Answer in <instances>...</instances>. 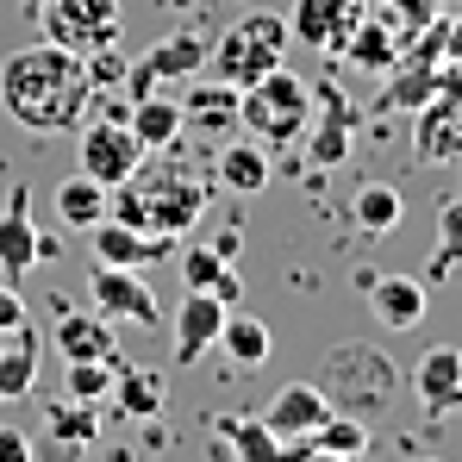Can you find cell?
I'll return each instance as SVG.
<instances>
[{"instance_id":"obj_4","label":"cell","mask_w":462,"mask_h":462,"mask_svg":"<svg viewBox=\"0 0 462 462\" xmlns=\"http://www.w3.org/2000/svg\"><path fill=\"white\" fill-rule=\"evenodd\" d=\"M312 119V88L288 63H275L269 76H256L250 88H237V125L256 138V144H294Z\"/></svg>"},{"instance_id":"obj_11","label":"cell","mask_w":462,"mask_h":462,"mask_svg":"<svg viewBox=\"0 0 462 462\" xmlns=\"http://www.w3.org/2000/svg\"><path fill=\"white\" fill-rule=\"evenodd\" d=\"M38 263H44V231L32 219V188L19 181L6 194V207H0V275L6 282H25Z\"/></svg>"},{"instance_id":"obj_1","label":"cell","mask_w":462,"mask_h":462,"mask_svg":"<svg viewBox=\"0 0 462 462\" xmlns=\"http://www.w3.org/2000/svg\"><path fill=\"white\" fill-rule=\"evenodd\" d=\"M94 76L88 57L63 51V44H25L0 63V106L13 113V125L25 132H76L94 113Z\"/></svg>"},{"instance_id":"obj_8","label":"cell","mask_w":462,"mask_h":462,"mask_svg":"<svg viewBox=\"0 0 462 462\" xmlns=\"http://www.w3.org/2000/svg\"><path fill=\"white\" fill-rule=\"evenodd\" d=\"M307 162L312 169H344L350 162V144H356V106L344 88H319L312 94V119H307Z\"/></svg>"},{"instance_id":"obj_33","label":"cell","mask_w":462,"mask_h":462,"mask_svg":"<svg viewBox=\"0 0 462 462\" xmlns=\"http://www.w3.org/2000/svg\"><path fill=\"white\" fill-rule=\"evenodd\" d=\"M175 250H181V244H175ZM175 269H181V288H213L231 263H226V250H219V244H188Z\"/></svg>"},{"instance_id":"obj_15","label":"cell","mask_w":462,"mask_h":462,"mask_svg":"<svg viewBox=\"0 0 462 462\" xmlns=\"http://www.w3.org/2000/svg\"><path fill=\"white\" fill-rule=\"evenodd\" d=\"M412 156L431 169V162H462V106L431 94L419 113H412Z\"/></svg>"},{"instance_id":"obj_37","label":"cell","mask_w":462,"mask_h":462,"mask_svg":"<svg viewBox=\"0 0 462 462\" xmlns=\"http://www.w3.org/2000/svg\"><path fill=\"white\" fill-rule=\"evenodd\" d=\"M19 325H25V300L13 288H0V331H19Z\"/></svg>"},{"instance_id":"obj_10","label":"cell","mask_w":462,"mask_h":462,"mask_svg":"<svg viewBox=\"0 0 462 462\" xmlns=\"http://www.w3.org/2000/svg\"><path fill=\"white\" fill-rule=\"evenodd\" d=\"M88 300H94V312L125 319V325H156V319H162V312H156L151 282H144L138 269H119V263H94V275H88Z\"/></svg>"},{"instance_id":"obj_3","label":"cell","mask_w":462,"mask_h":462,"mask_svg":"<svg viewBox=\"0 0 462 462\" xmlns=\"http://www.w3.org/2000/svg\"><path fill=\"white\" fill-rule=\"evenodd\" d=\"M325 400H331V412H356V419H369V412H387L393 406V393H400V369H393V356L375 350V344H337V350H325Z\"/></svg>"},{"instance_id":"obj_34","label":"cell","mask_w":462,"mask_h":462,"mask_svg":"<svg viewBox=\"0 0 462 462\" xmlns=\"http://www.w3.org/2000/svg\"><path fill=\"white\" fill-rule=\"evenodd\" d=\"M113 369L119 363H106V356H81V363H69V400H106L113 393Z\"/></svg>"},{"instance_id":"obj_27","label":"cell","mask_w":462,"mask_h":462,"mask_svg":"<svg viewBox=\"0 0 462 462\" xmlns=\"http://www.w3.org/2000/svg\"><path fill=\"white\" fill-rule=\"evenodd\" d=\"M125 419H144L151 425L156 412H162V375L151 369H113V393H106Z\"/></svg>"},{"instance_id":"obj_24","label":"cell","mask_w":462,"mask_h":462,"mask_svg":"<svg viewBox=\"0 0 462 462\" xmlns=\"http://www.w3.org/2000/svg\"><path fill=\"white\" fill-rule=\"evenodd\" d=\"M106 194H113V188H106V181H94V175H63V181H57V194H51V207H57V219H63V226L69 231H88V226H100V219H106Z\"/></svg>"},{"instance_id":"obj_5","label":"cell","mask_w":462,"mask_h":462,"mask_svg":"<svg viewBox=\"0 0 462 462\" xmlns=\"http://www.w3.org/2000/svg\"><path fill=\"white\" fill-rule=\"evenodd\" d=\"M288 13H269V6H256V13H244V19H231V32L207 51V69L231 88H250L256 76H269L282 57H288Z\"/></svg>"},{"instance_id":"obj_18","label":"cell","mask_w":462,"mask_h":462,"mask_svg":"<svg viewBox=\"0 0 462 462\" xmlns=\"http://www.w3.org/2000/svg\"><path fill=\"white\" fill-rule=\"evenodd\" d=\"M325 412H331V400H325L312 382H288L275 400H269V406H263V425H269V431L288 444V438H307Z\"/></svg>"},{"instance_id":"obj_32","label":"cell","mask_w":462,"mask_h":462,"mask_svg":"<svg viewBox=\"0 0 462 462\" xmlns=\"http://www.w3.org/2000/svg\"><path fill=\"white\" fill-rule=\"evenodd\" d=\"M226 438H231V457H244V462H275L282 457V438H275L263 419H237V425H226Z\"/></svg>"},{"instance_id":"obj_23","label":"cell","mask_w":462,"mask_h":462,"mask_svg":"<svg viewBox=\"0 0 462 462\" xmlns=\"http://www.w3.org/2000/svg\"><path fill=\"white\" fill-rule=\"evenodd\" d=\"M125 125L138 132L144 151H175L181 144V100H162V94H138L125 106Z\"/></svg>"},{"instance_id":"obj_14","label":"cell","mask_w":462,"mask_h":462,"mask_svg":"<svg viewBox=\"0 0 462 462\" xmlns=\"http://www.w3.org/2000/svg\"><path fill=\"white\" fill-rule=\"evenodd\" d=\"M226 312L231 307L219 294H207V288H188V294H181V312H175V363H181V369H194V363L219 344Z\"/></svg>"},{"instance_id":"obj_21","label":"cell","mask_w":462,"mask_h":462,"mask_svg":"<svg viewBox=\"0 0 462 462\" xmlns=\"http://www.w3.org/2000/svg\"><path fill=\"white\" fill-rule=\"evenodd\" d=\"M369 307L382 319L387 331H412V325H425V282H412V275H382V282H369Z\"/></svg>"},{"instance_id":"obj_16","label":"cell","mask_w":462,"mask_h":462,"mask_svg":"<svg viewBox=\"0 0 462 462\" xmlns=\"http://www.w3.org/2000/svg\"><path fill=\"white\" fill-rule=\"evenodd\" d=\"M412 393H419V406H425L431 419L462 412V350H450V344L425 350V356L412 363Z\"/></svg>"},{"instance_id":"obj_17","label":"cell","mask_w":462,"mask_h":462,"mask_svg":"<svg viewBox=\"0 0 462 462\" xmlns=\"http://www.w3.org/2000/svg\"><path fill=\"white\" fill-rule=\"evenodd\" d=\"M237 125V88L231 81H194L181 94V132H200V138H231Z\"/></svg>"},{"instance_id":"obj_36","label":"cell","mask_w":462,"mask_h":462,"mask_svg":"<svg viewBox=\"0 0 462 462\" xmlns=\"http://www.w3.org/2000/svg\"><path fill=\"white\" fill-rule=\"evenodd\" d=\"M32 457V438H25V431H6V425H0V462H25Z\"/></svg>"},{"instance_id":"obj_12","label":"cell","mask_w":462,"mask_h":462,"mask_svg":"<svg viewBox=\"0 0 462 462\" xmlns=\"http://www.w3.org/2000/svg\"><path fill=\"white\" fill-rule=\"evenodd\" d=\"M356 19H363V0H294L288 6V38L307 44V51L337 57Z\"/></svg>"},{"instance_id":"obj_26","label":"cell","mask_w":462,"mask_h":462,"mask_svg":"<svg viewBox=\"0 0 462 462\" xmlns=\"http://www.w3.org/2000/svg\"><path fill=\"white\" fill-rule=\"evenodd\" d=\"M213 350H226L237 369H263L269 363V350H275V337H269V325L263 319H250V312H226V325H219V344Z\"/></svg>"},{"instance_id":"obj_25","label":"cell","mask_w":462,"mask_h":462,"mask_svg":"<svg viewBox=\"0 0 462 462\" xmlns=\"http://www.w3.org/2000/svg\"><path fill=\"white\" fill-rule=\"evenodd\" d=\"M275 175L269 162V144H244V138H219V181L231 194H263Z\"/></svg>"},{"instance_id":"obj_31","label":"cell","mask_w":462,"mask_h":462,"mask_svg":"<svg viewBox=\"0 0 462 462\" xmlns=\"http://www.w3.org/2000/svg\"><path fill=\"white\" fill-rule=\"evenodd\" d=\"M462 263V194L438 207V250H431V282H450Z\"/></svg>"},{"instance_id":"obj_9","label":"cell","mask_w":462,"mask_h":462,"mask_svg":"<svg viewBox=\"0 0 462 462\" xmlns=\"http://www.w3.org/2000/svg\"><path fill=\"white\" fill-rule=\"evenodd\" d=\"M207 51H213V44H207L200 32H169V38H156L151 51L125 69L132 100H138V94H151L156 81H188V76H200V69H207Z\"/></svg>"},{"instance_id":"obj_20","label":"cell","mask_w":462,"mask_h":462,"mask_svg":"<svg viewBox=\"0 0 462 462\" xmlns=\"http://www.w3.org/2000/svg\"><path fill=\"white\" fill-rule=\"evenodd\" d=\"M400 51H406V44H400V38L387 32L382 19H375V13L363 6V19L350 25V38H344V51H337V57H344L350 69H363V76H387Z\"/></svg>"},{"instance_id":"obj_38","label":"cell","mask_w":462,"mask_h":462,"mask_svg":"<svg viewBox=\"0 0 462 462\" xmlns=\"http://www.w3.org/2000/svg\"><path fill=\"white\" fill-rule=\"evenodd\" d=\"M207 294H219L226 307H237V300H244V282H237V269H226V275H219V282H213Z\"/></svg>"},{"instance_id":"obj_28","label":"cell","mask_w":462,"mask_h":462,"mask_svg":"<svg viewBox=\"0 0 462 462\" xmlns=\"http://www.w3.org/2000/svg\"><path fill=\"white\" fill-rule=\"evenodd\" d=\"M13 337V350L0 356V400H19V393H32L38 387V331H6Z\"/></svg>"},{"instance_id":"obj_2","label":"cell","mask_w":462,"mask_h":462,"mask_svg":"<svg viewBox=\"0 0 462 462\" xmlns=\"http://www.w3.org/2000/svg\"><path fill=\"white\" fill-rule=\"evenodd\" d=\"M207 200H213V181L194 162H181L175 151H144V162L106 194V213L125 219V226H138V231L181 237L188 226H200Z\"/></svg>"},{"instance_id":"obj_7","label":"cell","mask_w":462,"mask_h":462,"mask_svg":"<svg viewBox=\"0 0 462 462\" xmlns=\"http://www.w3.org/2000/svg\"><path fill=\"white\" fill-rule=\"evenodd\" d=\"M81 138V175H94V181H106V188H119L138 162H144V144H138V132L125 125V113H100V119H81L76 125Z\"/></svg>"},{"instance_id":"obj_29","label":"cell","mask_w":462,"mask_h":462,"mask_svg":"<svg viewBox=\"0 0 462 462\" xmlns=\"http://www.w3.org/2000/svg\"><path fill=\"white\" fill-rule=\"evenodd\" d=\"M350 213H356V231L382 237V231H393L400 219H406V200H400V188H387V181H369V188H356Z\"/></svg>"},{"instance_id":"obj_30","label":"cell","mask_w":462,"mask_h":462,"mask_svg":"<svg viewBox=\"0 0 462 462\" xmlns=\"http://www.w3.org/2000/svg\"><path fill=\"white\" fill-rule=\"evenodd\" d=\"M363 6L382 19V25L393 32V38H400V44H412V38H419V32L438 19V0H363Z\"/></svg>"},{"instance_id":"obj_6","label":"cell","mask_w":462,"mask_h":462,"mask_svg":"<svg viewBox=\"0 0 462 462\" xmlns=\"http://www.w3.org/2000/svg\"><path fill=\"white\" fill-rule=\"evenodd\" d=\"M38 13H44V38L76 57L119 44V0H44Z\"/></svg>"},{"instance_id":"obj_22","label":"cell","mask_w":462,"mask_h":462,"mask_svg":"<svg viewBox=\"0 0 462 462\" xmlns=\"http://www.w3.org/2000/svg\"><path fill=\"white\" fill-rule=\"evenodd\" d=\"M44 438H51V450H94L100 444V406L94 400H57L51 412H44Z\"/></svg>"},{"instance_id":"obj_19","label":"cell","mask_w":462,"mask_h":462,"mask_svg":"<svg viewBox=\"0 0 462 462\" xmlns=\"http://www.w3.org/2000/svg\"><path fill=\"white\" fill-rule=\"evenodd\" d=\"M51 344L63 350V363H81V356L119 363V350H113V319H106V312H57Z\"/></svg>"},{"instance_id":"obj_13","label":"cell","mask_w":462,"mask_h":462,"mask_svg":"<svg viewBox=\"0 0 462 462\" xmlns=\"http://www.w3.org/2000/svg\"><path fill=\"white\" fill-rule=\"evenodd\" d=\"M88 244H94V263H119V269H151L162 256H175V244L181 237H162V231H138L125 226V219H100V226H88Z\"/></svg>"},{"instance_id":"obj_35","label":"cell","mask_w":462,"mask_h":462,"mask_svg":"<svg viewBox=\"0 0 462 462\" xmlns=\"http://www.w3.org/2000/svg\"><path fill=\"white\" fill-rule=\"evenodd\" d=\"M438 94L462 106V57H444V63H438Z\"/></svg>"}]
</instances>
